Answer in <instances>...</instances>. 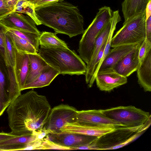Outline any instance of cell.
Returning <instances> with one entry per match:
<instances>
[{"label":"cell","instance_id":"cell-1","mask_svg":"<svg viewBox=\"0 0 151 151\" xmlns=\"http://www.w3.org/2000/svg\"><path fill=\"white\" fill-rule=\"evenodd\" d=\"M51 109L46 97L32 89L21 94L7 107L9 125L16 134L32 132L43 128Z\"/></svg>","mask_w":151,"mask_h":151},{"label":"cell","instance_id":"cell-2","mask_svg":"<svg viewBox=\"0 0 151 151\" xmlns=\"http://www.w3.org/2000/svg\"><path fill=\"white\" fill-rule=\"evenodd\" d=\"M36 15L42 24L52 28L56 34L71 38L83 34L84 19L77 6L61 1L36 8Z\"/></svg>","mask_w":151,"mask_h":151},{"label":"cell","instance_id":"cell-3","mask_svg":"<svg viewBox=\"0 0 151 151\" xmlns=\"http://www.w3.org/2000/svg\"><path fill=\"white\" fill-rule=\"evenodd\" d=\"M38 54L50 66L63 75H85L86 65L75 51L68 48L40 47Z\"/></svg>","mask_w":151,"mask_h":151},{"label":"cell","instance_id":"cell-4","mask_svg":"<svg viewBox=\"0 0 151 151\" xmlns=\"http://www.w3.org/2000/svg\"><path fill=\"white\" fill-rule=\"evenodd\" d=\"M113 13L109 6H104L99 9L93 21L83 34L78 51L80 57L87 64L91 58L97 37L111 19Z\"/></svg>","mask_w":151,"mask_h":151},{"label":"cell","instance_id":"cell-5","mask_svg":"<svg viewBox=\"0 0 151 151\" xmlns=\"http://www.w3.org/2000/svg\"><path fill=\"white\" fill-rule=\"evenodd\" d=\"M145 12L138 14L123 23L112 37L111 47L141 44L146 38Z\"/></svg>","mask_w":151,"mask_h":151},{"label":"cell","instance_id":"cell-6","mask_svg":"<svg viewBox=\"0 0 151 151\" xmlns=\"http://www.w3.org/2000/svg\"><path fill=\"white\" fill-rule=\"evenodd\" d=\"M102 111L109 118L136 132H142L140 130L144 125L151 122L149 112L134 106H121Z\"/></svg>","mask_w":151,"mask_h":151},{"label":"cell","instance_id":"cell-7","mask_svg":"<svg viewBox=\"0 0 151 151\" xmlns=\"http://www.w3.org/2000/svg\"><path fill=\"white\" fill-rule=\"evenodd\" d=\"M77 110L67 104H61L51 109L44 126L51 134L61 132L60 129L65 124L76 121Z\"/></svg>","mask_w":151,"mask_h":151},{"label":"cell","instance_id":"cell-8","mask_svg":"<svg viewBox=\"0 0 151 151\" xmlns=\"http://www.w3.org/2000/svg\"><path fill=\"white\" fill-rule=\"evenodd\" d=\"M76 122L88 125L112 127L120 130H133L109 118L102 109L77 110Z\"/></svg>","mask_w":151,"mask_h":151},{"label":"cell","instance_id":"cell-9","mask_svg":"<svg viewBox=\"0 0 151 151\" xmlns=\"http://www.w3.org/2000/svg\"><path fill=\"white\" fill-rule=\"evenodd\" d=\"M118 130L120 129L112 127L88 125L76 122L67 123L60 129L61 132L79 134L99 138Z\"/></svg>","mask_w":151,"mask_h":151},{"label":"cell","instance_id":"cell-10","mask_svg":"<svg viewBox=\"0 0 151 151\" xmlns=\"http://www.w3.org/2000/svg\"><path fill=\"white\" fill-rule=\"evenodd\" d=\"M0 22L8 29L41 33L34 20L23 13L12 12L0 20Z\"/></svg>","mask_w":151,"mask_h":151},{"label":"cell","instance_id":"cell-11","mask_svg":"<svg viewBox=\"0 0 151 151\" xmlns=\"http://www.w3.org/2000/svg\"><path fill=\"white\" fill-rule=\"evenodd\" d=\"M95 81L100 90L108 92L125 84L127 82V77L119 74L113 69L98 71Z\"/></svg>","mask_w":151,"mask_h":151},{"label":"cell","instance_id":"cell-12","mask_svg":"<svg viewBox=\"0 0 151 151\" xmlns=\"http://www.w3.org/2000/svg\"><path fill=\"white\" fill-rule=\"evenodd\" d=\"M112 22V17L111 20L105 25L97 37L91 58L87 64L86 71L85 75L86 83L89 88L93 86L95 81L94 70L95 60L102 45L107 40Z\"/></svg>","mask_w":151,"mask_h":151},{"label":"cell","instance_id":"cell-13","mask_svg":"<svg viewBox=\"0 0 151 151\" xmlns=\"http://www.w3.org/2000/svg\"><path fill=\"white\" fill-rule=\"evenodd\" d=\"M49 140L60 145L73 148L87 145L97 138L96 137L79 134L60 132L50 134L46 137Z\"/></svg>","mask_w":151,"mask_h":151},{"label":"cell","instance_id":"cell-14","mask_svg":"<svg viewBox=\"0 0 151 151\" xmlns=\"http://www.w3.org/2000/svg\"><path fill=\"white\" fill-rule=\"evenodd\" d=\"M141 44H138L125 56L113 69L119 74L126 77L137 71L140 64L138 54Z\"/></svg>","mask_w":151,"mask_h":151},{"label":"cell","instance_id":"cell-15","mask_svg":"<svg viewBox=\"0 0 151 151\" xmlns=\"http://www.w3.org/2000/svg\"><path fill=\"white\" fill-rule=\"evenodd\" d=\"M14 72L16 82L21 91L22 88L25 84L29 71V58L28 54L19 52L14 48Z\"/></svg>","mask_w":151,"mask_h":151},{"label":"cell","instance_id":"cell-16","mask_svg":"<svg viewBox=\"0 0 151 151\" xmlns=\"http://www.w3.org/2000/svg\"><path fill=\"white\" fill-rule=\"evenodd\" d=\"M138 44L120 45L110 49L102 62L98 71L113 69L118 63Z\"/></svg>","mask_w":151,"mask_h":151},{"label":"cell","instance_id":"cell-17","mask_svg":"<svg viewBox=\"0 0 151 151\" xmlns=\"http://www.w3.org/2000/svg\"><path fill=\"white\" fill-rule=\"evenodd\" d=\"M36 140L37 139L33 132L19 134L0 142V151L24 150L29 143Z\"/></svg>","mask_w":151,"mask_h":151},{"label":"cell","instance_id":"cell-18","mask_svg":"<svg viewBox=\"0 0 151 151\" xmlns=\"http://www.w3.org/2000/svg\"><path fill=\"white\" fill-rule=\"evenodd\" d=\"M139 84L145 92L151 91V50L148 52L137 69Z\"/></svg>","mask_w":151,"mask_h":151},{"label":"cell","instance_id":"cell-19","mask_svg":"<svg viewBox=\"0 0 151 151\" xmlns=\"http://www.w3.org/2000/svg\"><path fill=\"white\" fill-rule=\"evenodd\" d=\"M59 74L60 73L58 70L50 65L42 70L32 82L24 85L22 88L21 91L42 88L48 86Z\"/></svg>","mask_w":151,"mask_h":151},{"label":"cell","instance_id":"cell-20","mask_svg":"<svg viewBox=\"0 0 151 151\" xmlns=\"http://www.w3.org/2000/svg\"><path fill=\"white\" fill-rule=\"evenodd\" d=\"M151 0H124L122 4L124 23L134 16L145 11L147 5Z\"/></svg>","mask_w":151,"mask_h":151},{"label":"cell","instance_id":"cell-21","mask_svg":"<svg viewBox=\"0 0 151 151\" xmlns=\"http://www.w3.org/2000/svg\"><path fill=\"white\" fill-rule=\"evenodd\" d=\"M28 54L29 68L24 85L32 82L42 70L50 66L37 53Z\"/></svg>","mask_w":151,"mask_h":151},{"label":"cell","instance_id":"cell-22","mask_svg":"<svg viewBox=\"0 0 151 151\" xmlns=\"http://www.w3.org/2000/svg\"><path fill=\"white\" fill-rule=\"evenodd\" d=\"M9 76L7 67L3 55L0 51V99L5 105L9 106Z\"/></svg>","mask_w":151,"mask_h":151},{"label":"cell","instance_id":"cell-23","mask_svg":"<svg viewBox=\"0 0 151 151\" xmlns=\"http://www.w3.org/2000/svg\"><path fill=\"white\" fill-rule=\"evenodd\" d=\"M55 33L43 32L39 38L40 47L47 48H68L66 43L58 38Z\"/></svg>","mask_w":151,"mask_h":151},{"label":"cell","instance_id":"cell-24","mask_svg":"<svg viewBox=\"0 0 151 151\" xmlns=\"http://www.w3.org/2000/svg\"><path fill=\"white\" fill-rule=\"evenodd\" d=\"M7 33L11 39L14 47L17 51L27 54L37 53L35 47L28 41L18 37L8 29Z\"/></svg>","mask_w":151,"mask_h":151},{"label":"cell","instance_id":"cell-25","mask_svg":"<svg viewBox=\"0 0 151 151\" xmlns=\"http://www.w3.org/2000/svg\"><path fill=\"white\" fill-rule=\"evenodd\" d=\"M34 4L26 0H19L15 6L13 12L26 14L29 16L37 25L42 24L38 19Z\"/></svg>","mask_w":151,"mask_h":151},{"label":"cell","instance_id":"cell-26","mask_svg":"<svg viewBox=\"0 0 151 151\" xmlns=\"http://www.w3.org/2000/svg\"><path fill=\"white\" fill-rule=\"evenodd\" d=\"M9 76V102L10 104L20 95L21 91L17 83L14 75L13 68L7 67Z\"/></svg>","mask_w":151,"mask_h":151},{"label":"cell","instance_id":"cell-27","mask_svg":"<svg viewBox=\"0 0 151 151\" xmlns=\"http://www.w3.org/2000/svg\"><path fill=\"white\" fill-rule=\"evenodd\" d=\"M7 29L18 37L29 42L35 47L37 52L38 51L40 45L39 38L41 33L22 30Z\"/></svg>","mask_w":151,"mask_h":151},{"label":"cell","instance_id":"cell-28","mask_svg":"<svg viewBox=\"0 0 151 151\" xmlns=\"http://www.w3.org/2000/svg\"><path fill=\"white\" fill-rule=\"evenodd\" d=\"M4 58L6 66H10L13 68L15 61L14 47L7 32L4 43Z\"/></svg>","mask_w":151,"mask_h":151},{"label":"cell","instance_id":"cell-29","mask_svg":"<svg viewBox=\"0 0 151 151\" xmlns=\"http://www.w3.org/2000/svg\"><path fill=\"white\" fill-rule=\"evenodd\" d=\"M71 150L70 147L60 145L49 140L46 137L42 141L39 150Z\"/></svg>","mask_w":151,"mask_h":151},{"label":"cell","instance_id":"cell-30","mask_svg":"<svg viewBox=\"0 0 151 151\" xmlns=\"http://www.w3.org/2000/svg\"><path fill=\"white\" fill-rule=\"evenodd\" d=\"M151 50V40L146 38L141 43L139 47L138 58L140 64L142 63L147 54Z\"/></svg>","mask_w":151,"mask_h":151},{"label":"cell","instance_id":"cell-31","mask_svg":"<svg viewBox=\"0 0 151 151\" xmlns=\"http://www.w3.org/2000/svg\"><path fill=\"white\" fill-rule=\"evenodd\" d=\"M14 9L6 0H0V20L13 12Z\"/></svg>","mask_w":151,"mask_h":151},{"label":"cell","instance_id":"cell-32","mask_svg":"<svg viewBox=\"0 0 151 151\" xmlns=\"http://www.w3.org/2000/svg\"><path fill=\"white\" fill-rule=\"evenodd\" d=\"M141 133V132H136L135 134L127 139H125L113 146L107 147L105 148L104 150H114L121 148L136 139Z\"/></svg>","mask_w":151,"mask_h":151},{"label":"cell","instance_id":"cell-33","mask_svg":"<svg viewBox=\"0 0 151 151\" xmlns=\"http://www.w3.org/2000/svg\"><path fill=\"white\" fill-rule=\"evenodd\" d=\"M107 40L102 45L95 60L94 70V76L95 78L97 72L100 61L103 56L104 52L105 47L106 44Z\"/></svg>","mask_w":151,"mask_h":151},{"label":"cell","instance_id":"cell-34","mask_svg":"<svg viewBox=\"0 0 151 151\" xmlns=\"http://www.w3.org/2000/svg\"><path fill=\"white\" fill-rule=\"evenodd\" d=\"M7 28L0 22V51L3 55L4 45Z\"/></svg>","mask_w":151,"mask_h":151},{"label":"cell","instance_id":"cell-35","mask_svg":"<svg viewBox=\"0 0 151 151\" xmlns=\"http://www.w3.org/2000/svg\"><path fill=\"white\" fill-rule=\"evenodd\" d=\"M35 135L37 139L38 140L43 139L49 134H51V132L46 129L45 127L32 132Z\"/></svg>","mask_w":151,"mask_h":151},{"label":"cell","instance_id":"cell-36","mask_svg":"<svg viewBox=\"0 0 151 151\" xmlns=\"http://www.w3.org/2000/svg\"><path fill=\"white\" fill-rule=\"evenodd\" d=\"M64 0H37L33 4L35 6V8L39 7L48 5L56 2L63 1Z\"/></svg>","mask_w":151,"mask_h":151},{"label":"cell","instance_id":"cell-37","mask_svg":"<svg viewBox=\"0 0 151 151\" xmlns=\"http://www.w3.org/2000/svg\"><path fill=\"white\" fill-rule=\"evenodd\" d=\"M19 134H16L11 132L9 133H6L4 132H0V142L14 137Z\"/></svg>","mask_w":151,"mask_h":151},{"label":"cell","instance_id":"cell-38","mask_svg":"<svg viewBox=\"0 0 151 151\" xmlns=\"http://www.w3.org/2000/svg\"><path fill=\"white\" fill-rule=\"evenodd\" d=\"M146 38L151 40V16L146 21Z\"/></svg>","mask_w":151,"mask_h":151},{"label":"cell","instance_id":"cell-39","mask_svg":"<svg viewBox=\"0 0 151 151\" xmlns=\"http://www.w3.org/2000/svg\"><path fill=\"white\" fill-rule=\"evenodd\" d=\"M145 13L146 19L147 20L151 16V1L148 2L147 5Z\"/></svg>","mask_w":151,"mask_h":151},{"label":"cell","instance_id":"cell-40","mask_svg":"<svg viewBox=\"0 0 151 151\" xmlns=\"http://www.w3.org/2000/svg\"><path fill=\"white\" fill-rule=\"evenodd\" d=\"M8 106L4 105L0 99V116L8 107Z\"/></svg>","mask_w":151,"mask_h":151},{"label":"cell","instance_id":"cell-41","mask_svg":"<svg viewBox=\"0 0 151 151\" xmlns=\"http://www.w3.org/2000/svg\"><path fill=\"white\" fill-rule=\"evenodd\" d=\"M19 0H6L8 4L14 8Z\"/></svg>","mask_w":151,"mask_h":151},{"label":"cell","instance_id":"cell-42","mask_svg":"<svg viewBox=\"0 0 151 151\" xmlns=\"http://www.w3.org/2000/svg\"><path fill=\"white\" fill-rule=\"evenodd\" d=\"M36 0H29L28 1H29L32 3L33 4V3Z\"/></svg>","mask_w":151,"mask_h":151},{"label":"cell","instance_id":"cell-43","mask_svg":"<svg viewBox=\"0 0 151 151\" xmlns=\"http://www.w3.org/2000/svg\"><path fill=\"white\" fill-rule=\"evenodd\" d=\"M27 0V1H28L29 0Z\"/></svg>","mask_w":151,"mask_h":151}]
</instances>
